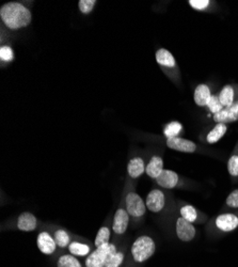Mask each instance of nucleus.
I'll list each match as a JSON object with an SVG mask.
<instances>
[{"mask_svg": "<svg viewBox=\"0 0 238 267\" xmlns=\"http://www.w3.org/2000/svg\"><path fill=\"white\" fill-rule=\"evenodd\" d=\"M111 237V232L108 227H102L100 230H98L95 240H94V245L95 247H101L102 245L108 244Z\"/></svg>", "mask_w": 238, "mask_h": 267, "instance_id": "nucleus-21", "label": "nucleus"}, {"mask_svg": "<svg viewBox=\"0 0 238 267\" xmlns=\"http://www.w3.org/2000/svg\"><path fill=\"white\" fill-rule=\"evenodd\" d=\"M37 245L41 252L49 255L56 251L57 244L55 238L47 232H41L37 238Z\"/></svg>", "mask_w": 238, "mask_h": 267, "instance_id": "nucleus-10", "label": "nucleus"}, {"mask_svg": "<svg viewBox=\"0 0 238 267\" xmlns=\"http://www.w3.org/2000/svg\"><path fill=\"white\" fill-rule=\"evenodd\" d=\"M188 4H189V6L191 8H193L194 10L203 11L209 6L210 2H209V0H189V2H188Z\"/></svg>", "mask_w": 238, "mask_h": 267, "instance_id": "nucleus-30", "label": "nucleus"}, {"mask_svg": "<svg viewBox=\"0 0 238 267\" xmlns=\"http://www.w3.org/2000/svg\"><path fill=\"white\" fill-rule=\"evenodd\" d=\"M180 216H182L184 219L193 223L196 220L198 213H196V210L192 205H185L180 208Z\"/></svg>", "mask_w": 238, "mask_h": 267, "instance_id": "nucleus-25", "label": "nucleus"}, {"mask_svg": "<svg viewBox=\"0 0 238 267\" xmlns=\"http://www.w3.org/2000/svg\"><path fill=\"white\" fill-rule=\"evenodd\" d=\"M145 163L141 157H134L128 162L127 173L131 179H138L145 172Z\"/></svg>", "mask_w": 238, "mask_h": 267, "instance_id": "nucleus-16", "label": "nucleus"}, {"mask_svg": "<svg viewBox=\"0 0 238 267\" xmlns=\"http://www.w3.org/2000/svg\"><path fill=\"white\" fill-rule=\"evenodd\" d=\"M206 107L208 108V110H209L212 114H216V113L220 112V111L222 110L223 108H224V107L222 106V104L220 103L218 95H211L210 98H209L208 103H207V105H206Z\"/></svg>", "mask_w": 238, "mask_h": 267, "instance_id": "nucleus-26", "label": "nucleus"}, {"mask_svg": "<svg viewBox=\"0 0 238 267\" xmlns=\"http://www.w3.org/2000/svg\"><path fill=\"white\" fill-rule=\"evenodd\" d=\"M118 250L113 244H105L97 247L94 251L90 253L86 260V267H105L108 258Z\"/></svg>", "mask_w": 238, "mask_h": 267, "instance_id": "nucleus-3", "label": "nucleus"}, {"mask_svg": "<svg viewBox=\"0 0 238 267\" xmlns=\"http://www.w3.org/2000/svg\"><path fill=\"white\" fill-rule=\"evenodd\" d=\"M214 121L216 123H233L238 121V101L232 106L224 107L220 112L214 114Z\"/></svg>", "mask_w": 238, "mask_h": 267, "instance_id": "nucleus-9", "label": "nucleus"}, {"mask_svg": "<svg viewBox=\"0 0 238 267\" xmlns=\"http://www.w3.org/2000/svg\"><path fill=\"white\" fill-rule=\"evenodd\" d=\"M156 245L154 239L147 235H142L139 236L131 245L130 252L135 262L143 263L154 255Z\"/></svg>", "mask_w": 238, "mask_h": 267, "instance_id": "nucleus-2", "label": "nucleus"}, {"mask_svg": "<svg viewBox=\"0 0 238 267\" xmlns=\"http://www.w3.org/2000/svg\"><path fill=\"white\" fill-rule=\"evenodd\" d=\"M175 230H176L177 237L182 241H185V243L191 241L194 238L195 232H196L193 224L188 220L184 219L183 217H179V218H177Z\"/></svg>", "mask_w": 238, "mask_h": 267, "instance_id": "nucleus-6", "label": "nucleus"}, {"mask_svg": "<svg viewBox=\"0 0 238 267\" xmlns=\"http://www.w3.org/2000/svg\"><path fill=\"white\" fill-rule=\"evenodd\" d=\"M12 59H13L12 49L9 46L3 47L2 48V60L3 61H10Z\"/></svg>", "mask_w": 238, "mask_h": 267, "instance_id": "nucleus-32", "label": "nucleus"}, {"mask_svg": "<svg viewBox=\"0 0 238 267\" xmlns=\"http://www.w3.org/2000/svg\"><path fill=\"white\" fill-rule=\"evenodd\" d=\"M57 267H83L80 262L73 254H63L58 258Z\"/></svg>", "mask_w": 238, "mask_h": 267, "instance_id": "nucleus-22", "label": "nucleus"}, {"mask_svg": "<svg viewBox=\"0 0 238 267\" xmlns=\"http://www.w3.org/2000/svg\"><path fill=\"white\" fill-rule=\"evenodd\" d=\"M163 169V161L160 156H153L145 167V173L151 179H157Z\"/></svg>", "mask_w": 238, "mask_h": 267, "instance_id": "nucleus-15", "label": "nucleus"}, {"mask_svg": "<svg viewBox=\"0 0 238 267\" xmlns=\"http://www.w3.org/2000/svg\"><path fill=\"white\" fill-rule=\"evenodd\" d=\"M178 174L172 170H163L159 177L156 179V183L165 188V189H173L178 183Z\"/></svg>", "mask_w": 238, "mask_h": 267, "instance_id": "nucleus-14", "label": "nucleus"}, {"mask_svg": "<svg viewBox=\"0 0 238 267\" xmlns=\"http://www.w3.org/2000/svg\"><path fill=\"white\" fill-rule=\"evenodd\" d=\"M69 251L75 256H84L90 254V247L86 244L79 243V241H73L69 246Z\"/></svg>", "mask_w": 238, "mask_h": 267, "instance_id": "nucleus-20", "label": "nucleus"}, {"mask_svg": "<svg viewBox=\"0 0 238 267\" xmlns=\"http://www.w3.org/2000/svg\"><path fill=\"white\" fill-rule=\"evenodd\" d=\"M146 208L152 213H159L166 204L165 195L159 189L151 190L145 199Z\"/></svg>", "mask_w": 238, "mask_h": 267, "instance_id": "nucleus-5", "label": "nucleus"}, {"mask_svg": "<svg viewBox=\"0 0 238 267\" xmlns=\"http://www.w3.org/2000/svg\"><path fill=\"white\" fill-rule=\"evenodd\" d=\"M16 227L19 230L23 232H32L35 231L38 227V219L37 217L29 212L22 213L16 222Z\"/></svg>", "mask_w": 238, "mask_h": 267, "instance_id": "nucleus-12", "label": "nucleus"}, {"mask_svg": "<svg viewBox=\"0 0 238 267\" xmlns=\"http://www.w3.org/2000/svg\"><path fill=\"white\" fill-rule=\"evenodd\" d=\"M125 203L127 213L129 214V216L135 217V218L142 217L147 210L144 200L137 193H135V191H130V193L127 194Z\"/></svg>", "mask_w": 238, "mask_h": 267, "instance_id": "nucleus-4", "label": "nucleus"}, {"mask_svg": "<svg viewBox=\"0 0 238 267\" xmlns=\"http://www.w3.org/2000/svg\"><path fill=\"white\" fill-rule=\"evenodd\" d=\"M219 101L222 104L223 107H229L232 106L234 102V89L232 86H224L222 90L220 91V93L218 94Z\"/></svg>", "mask_w": 238, "mask_h": 267, "instance_id": "nucleus-19", "label": "nucleus"}, {"mask_svg": "<svg viewBox=\"0 0 238 267\" xmlns=\"http://www.w3.org/2000/svg\"><path fill=\"white\" fill-rule=\"evenodd\" d=\"M155 58H156V61H157L158 65L165 71L176 69L175 58L168 51V49L159 48L155 54Z\"/></svg>", "mask_w": 238, "mask_h": 267, "instance_id": "nucleus-11", "label": "nucleus"}, {"mask_svg": "<svg viewBox=\"0 0 238 267\" xmlns=\"http://www.w3.org/2000/svg\"><path fill=\"white\" fill-rule=\"evenodd\" d=\"M129 214L124 208H118L116 214L113 216L112 222V230L118 235L124 234L128 228L129 223Z\"/></svg>", "mask_w": 238, "mask_h": 267, "instance_id": "nucleus-7", "label": "nucleus"}, {"mask_svg": "<svg viewBox=\"0 0 238 267\" xmlns=\"http://www.w3.org/2000/svg\"><path fill=\"white\" fill-rule=\"evenodd\" d=\"M226 130H227L226 124L217 123L216 126L208 132V135L206 137L207 143L210 145L218 143V141L225 135Z\"/></svg>", "mask_w": 238, "mask_h": 267, "instance_id": "nucleus-18", "label": "nucleus"}, {"mask_svg": "<svg viewBox=\"0 0 238 267\" xmlns=\"http://www.w3.org/2000/svg\"><path fill=\"white\" fill-rule=\"evenodd\" d=\"M0 19L8 29L20 30L31 24L32 13L25 5L11 2L0 8Z\"/></svg>", "mask_w": 238, "mask_h": 267, "instance_id": "nucleus-1", "label": "nucleus"}, {"mask_svg": "<svg viewBox=\"0 0 238 267\" xmlns=\"http://www.w3.org/2000/svg\"><path fill=\"white\" fill-rule=\"evenodd\" d=\"M54 238L56 240L57 246L60 247V248H65V247L70 246V244H71L69 233L63 229L57 230L54 234Z\"/></svg>", "mask_w": 238, "mask_h": 267, "instance_id": "nucleus-23", "label": "nucleus"}, {"mask_svg": "<svg viewBox=\"0 0 238 267\" xmlns=\"http://www.w3.org/2000/svg\"><path fill=\"white\" fill-rule=\"evenodd\" d=\"M182 128H183V126L179 122H171L167 125L165 129H163V134H165V136L167 137V139L175 138V137H177L180 130H182Z\"/></svg>", "mask_w": 238, "mask_h": 267, "instance_id": "nucleus-24", "label": "nucleus"}, {"mask_svg": "<svg viewBox=\"0 0 238 267\" xmlns=\"http://www.w3.org/2000/svg\"><path fill=\"white\" fill-rule=\"evenodd\" d=\"M124 261V253L123 252H114L109 258L105 267H120Z\"/></svg>", "mask_w": 238, "mask_h": 267, "instance_id": "nucleus-28", "label": "nucleus"}, {"mask_svg": "<svg viewBox=\"0 0 238 267\" xmlns=\"http://www.w3.org/2000/svg\"><path fill=\"white\" fill-rule=\"evenodd\" d=\"M167 147L171 150H174L177 152L183 153H193L196 150V145L192 143L191 140L184 139V138H169L167 139Z\"/></svg>", "mask_w": 238, "mask_h": 267, "instance_id": "nucleus-8", "label": "nucleus"}, {"mask_svg": "<svg viewBox=\"0 0 238 267\" xmlns=\"http://www.w3.org/2000/svg\"><path fill=\"white\" fill-rule=\"evenodd\" d=\"M226 205L233 208H238V189L233 190L226 198Z\"/></svg>", "mask_w": 238, "mask_h": 267, "instance_id": "nucleus-31", "label": "nucleus"}, {"mask_svg": "<svg viewBox=\"0 0 238 267\" xmlns=\"http://www.w3.org/2000/svg\"><path fill=\"white\" fill-rule=\"evenodd\" d=\"M216 226L223 232H231L238 227V217L234 214H222L216 218Z\"/></svg>", "mask_w": 238, "mask_h": 267, "instance_id": "nucleus-13", "label": "nucleus"}, {"mask_svg": "<svg viewBox=\"0 0 238 267\" xmlns=\"http://www.w3.org/2000/svg\"><path fill=\"white\" fill-rule=\"evenodd\" d=\"M210 96V89L208 88V86L202 83V85H199L194 90L193 101L199 107H206Z\"/></svg>", "mask_w": 238, "mask_h": 267, "instance_id": "nucleus-17", "label": "nucleus"}, {"mask_svg": "<svg viewBox=\"0 0 238 267\" xmlns=\"http://www.w3.org/2000/svg\"><path fill=\"white\" fill-rule=\"evenodd\" d=\"M227 171L232 177H238V155H232L228 160Z\"/></svg>", "mask_w": 238, "mask_h": 267, "instance_id": "nucleus-29", "label": "nucleus"}, {"mask_svg": "<svg viewBox=\"0 0 238 267\" xmlns=\"http://www.w3.org/2000/svg\"><path fill=\"white\" fill-rule=\"evenodd\" d=\"M96 4V0H80V2H78L79 11L85 15L90 14L93 11Z\"/></svg>", "mask_w": 238, "mask_h": 267, "instance_id": "nucleus-27", "label": "nucleus"}]
</instances>
